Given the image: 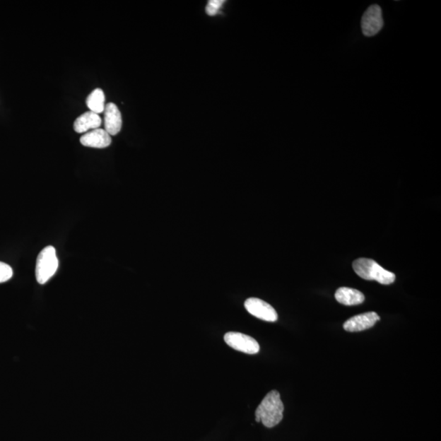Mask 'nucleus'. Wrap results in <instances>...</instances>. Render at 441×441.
Returning <instances> with one entry per match:
<instances>
[{"instance_id": "f257e3e1", "label": "nucleus", "mask_w": 441, "mask_h": 441, "mask_svg": "<svg viewBox=\"0 0 441 441\" xmlns=\"http://www.w3.org/2000/svg\"><path fill=\"white\" fill-rule=\"evenodd\" d=\"M283 404L281 394L276 390L270 392L260 403L255 412L256 422L271 428L279 424L283 419Z\"/></svg>"}, {"instance_id": "f03ea898", "label": "nucleus", "mask_w": 441, "mask_h": 441, "mask_svg": "<svg viewBox=\"0 0 441 441\" xmlns=\"http://www.w3.org/2000/svg\"><path fill=\"white\" fill-rule=\"evenodd\" d=\"M353 266L356 274L366 281H376L384 286L391 285L396 281L394 273L383 269L372 259L362 257L356 259Z\"/></svg>"}, {"instance_id": "7ed1b4c3", "label": "nucleus", "mask_w": 441, "mask_h": 441, "mask_svg": "<svg viewBox=\"0 0 441 441\" xmlns=\"http://www.w3.org/2000/svg\"><path fill=\"white\" fill-rule=\"evenodd\" d=\"M56 249L52 246H47L42 250L37 259L35 266V277L40 285H45L59 269Z\"/></svg>"}, {"instance_id": "20e7f679", "label": "nucleus", "mask_w": 441, "mask_h": 441, "mask_svg": "<svg viewBox=\"0 0 441 441\" xmlns=\"http://www.w3.org/2000/svg\"><path fill=\"white\" fill-rule=\"evenodd\" d=\"M225 343L230 348L240 353L254 355L259 353L260 346L259 343L249 335L238 332H228L224 336Z\"/></svg>"}, {"instance_id": "39448f33", "label": "nucleus", "mask_w": 441, "mask_h": 441, "mask_svg": "<svg viewBox=\"0 0 441 441\" xmlns=\"http://www.w3.org/2000/svg\"><path fill=\"white\" fill-rule=\"evenodd\" d=\"M383 25L382 9L380 5L374 4L366 10L361 20V28L365 36L377 35L382 30Z\"/></svg>"}, {"instance_id": "423d86ee", "label": "nucleus", "mask_w": 441, "mask_h": 441, "mask_svg": "<svg viewBox=\"0 0 441 441\" xmlns=\"http://www.w3.org/2000/svg\"><path fill=\"white\" fill-rule=\"evenodd\" d=\"M245 307L252 316L264 320L267 322H276L278 319V314L269 303L256 298L247 299Z\"/></svg>"}, {"instance_id": "0eeeda50", "label": "nucleus", "mask_w": 441, "mask_h": 441, "mask_svg": "<svg viewBox=\"0 0 441 441\" xmlns=\"http://www.w3.org/2000/svg\"><path fill=\"white\" fill-rule=\"evenodd\" d=\"M380 320V317L376 312H366L346 320L343 324V328L348 332H360V331L374 327L375 324Z\"/></svg>"}, {"instance_id": "6e6552de", "label": "nucleus", "mask_w": 441, "mask_h": 441, "mask_svg": "<svg viewBox=\"0 0 441 441\" xmlns=\"http://www.w3.org/2000/svg\"><path fill=\"white\" fill-rule=\"evenodd\" d=\"M104 129L110 136L117 135L122 129V115L117 105L110 102L104 110Z\"/></svg>"}, {"instance_id": "1a4fd4ad", "label": "nucleus", "mask_w": 441, "mask_h": 441, "mask_svg": "<svg viewBox=\"0 0 441 441\" xmlns=\"http://www.w3.org/2000/svg\"><path fill=\"white\" fill-rule=\"evenodd\" d=\"M112 136L104 129H97L83 134L81 143L92 148H106L112 144Z\"/></svg>"}, {"instance_id": "9d476101", "label": "nucleus", "mask_w": 441, "mask_h": 441, "mask_svg": "<svg viewBox=\"0 0 441 441\" xmlns=\"http://www.w3.org/2000/svg\"><path fill=\"white\" fill-rule=\"evenodd\" d=\"M102 123L100 115L89 110L76 119L75 123H74V129L78 134H85L89 131L99 129Z\"/></svg>"}, {"instance_id": "9b49d317", "label": "nucleus", "mask_w": 441, "mask_h": 441, "mask_svg": "<svg viewBox=\"0 0 441 441\" xmlns=\"http://www.w3.org/2000/svg\"><path fill=\"white\" fill-rule=\"evenodd\" d=\"M335 298L345 306H356L365 302V295L355 288L342 287L335 293Z\"/></svg>"}, {"instance_id": "f8f14e48", "label": "nucleus", "mask_w": 441, "mask_h": 441, "mask_svg": "<svg viewBox=\"0 0 441 441\" xmlns=\"http://www.w3.org/2000/svg\"><path fill=\"white\" fill-rule=\"evenodd\" d=\"M106 98H105V93L101 88H96L93 90L86 100L87 107L90 110V112L96 113L98 114L104 112L105 107H106Z\"/></svg>"}, {"instance_id": "ddd939ff", "label": "nucleus", "mask_w": 441, "mask_h": 441, "mask_svg": "<svg viewBox=\"0 0 441 441\" xmlns=\"http://www.w3.org/2000/svg\"><path fill=\"white\" fill-rule=\"evenodd\" d=\"M13 276L12 267L9 265L0 261V283L7 282Z\"/></svg>"}, {"instance_id": "4468645a", "label": "nucleus", "mask_w": 441, "mask_h": 441, "mask_svg": "<svg viewBox=\"0 0 441 441\" xmlns=\"http://www.w3.org/2000/svg\"><path fill=\"white\" fill-rule=\"evenodd\" d=\"M224 3V0H210L206 6V13L211 17L217 15Z\"/></svg>"}]
</instances>
